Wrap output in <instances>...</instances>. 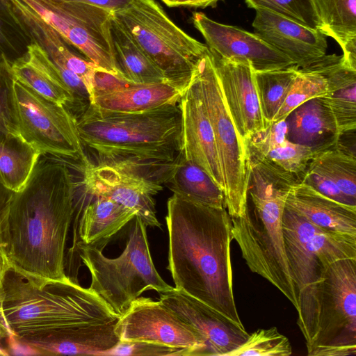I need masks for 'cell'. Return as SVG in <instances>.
Instances as JSON below:
<instances>
[{
	"label": "cell",
	"instance_id": "cell-1",
	"mask_svg": "<svg viewBox=\"0 0 356 356\" xmlns=\"http://www.w3.org/2000/svg\"><path fill=\"white\" fill-rule=\"evenodd\" d=\"M165 221L167 269L175 288L246 330L234 295L232 220L226 208L192 202L173 194L167 202Z\"/></svg>",
	"mask_w": 356,
	"mask_h": 356
},
{
	"label": "cell",
	"instance_id": "cell-2",
	"mask_svg": "<svg viewBox=\"0 0 356 356\" xmlns=\"http://www.w3.org/2000/svg\"><path fill=\"white\" fill-rule=\"evenodd\" d=\"M76 184L70 165L41 154L26 184L15 192L8 214L10 266L25 276L64 281L65 250Z\"/></svg>",
	"mask_w": 356,
	"mask_h": 356
},
{
	"label": "cell",
	"instance_id": "cell-3",
	"mask_svg": "<svg viewBox=\"0 0 356 356\" xmlns=\"http://www.w3.org/2000/svg\"><path fill=\"white\" fill-rule=\"evenodd\" d=\"M76 120L88 165L111 166L162 185L183 152L178 104L132 113L89 104Z\"/></svg>",
	"mask_w": 356,
	"mask_h": 356
},
{
	"label": "cell",
	"instance_id": "cell-4",
	"mask_svg": "<svg viewBox=\"0 0 356 356\" xmlns=\"http://www.w3.org/2000/svg\"><path fill=\"white\" fill-rule=\"evenodd\" d=\"M248 204L231 218L232 236L250 270L277 289L293 305L298 302L284 246L282 215L291 186L299 179L266 159H251Z\"/></svg>",
	"mask_w": 356,
	"mask_h": 356
},
{
	"label": "cell",
	"instance_id": "cell-5",
	"mask_svg": "<svg viewBox=\"0 0 356 356\" xmlns=\"http://www.w3.org/2000/svg\"><path fill=\"white\" fill-rule=\"evenodd\" d=\"M2 285L4 317L10 340L17 343L67 327L106 323L120 318L98 295L70 278L37 279L10 266Z\"/></svg>",
	"mask_w": 356,
	"mask_h": 356
},
{
	"label": "cell",
	"instance_id": "cell-6",
	"mask_svg": "<svg viewBox=\"0 0 356 356\" xmlns=\"http://www.w3.org/2000/svg\"><path fill=\"white\" fill-rule=\"evenodd\" d=\"M282 229L298 298L297 325L308 354L316 339L318 296L326 270L338 260L356 259V238L323 230L286 208Z\"/></svg>",
	"mask_w": 356,
	"mask_h": 356
},
{
	"label": "cell",
	"instance_id": "cell-7",
	"mask_svg": "<svg viewBox=\"0 0 356 356\" xmlns=\"http://www.w3.org/2000/svg\"><path fill=\"white\" fill-rule=\"evenodd\" d=\"M126 247L116 258H108L95 245L77 243L79 256L88 269L89 289L98 295L118 316L144 291L163 293L173 287L160 276L151 257L147 225L135 216Z\"/></svg>",
	"mask_w": 356,
	"mask_h": 356
},
{
	"label": "cell",
	"instance_id": "cell-8",
	"mask_svg": "<svg viewBox=\"0 0 356 356\" xmlns=\"http://www.w3.org/2000/svg\"><path fill=\"white\" fill-rule=\"evenodd\" d=\"M113 19L161 70L167 83L184 92L207 45L177 26L155 0H131Z\"/></svg>",
	"mask_w": 356,
	"mask_h": 356
},
{
	"label": "cell",
	"instance_id": "cell-9",
	"mask_svg": "<svg viewBox=\"0 0 356 356\" xmlns=\"http://www.w3.org/2000/svg\"><path fill=\"white\" fill-rule=\"evenodd\" d=\"M15 9L35 16L102 72L123 79L115 59L111 34L112 11L61 0H7Z\"/></svg>",
	"mask_w": 356,
	"mask_h": 356
},
{
	"label": "cell",
	"instance_id": "cell-10",
	"mask_svg": "<svg viewBox=\"0 0 356 356\" xmlns=\"http://www.w3.org/2000/svg\"><path fill=\"white\" fill-rule=\"evenodd\" d=\"M196 76L213 129L222 172L225 206L231 218L243 215L248 203L250 163L222 93L209 50L197 61Z\"/></svg>",
	"mask_w": 356,
	"mask_h": 356
},
{
	"label": "cell",
	"instance_id": "cell-11",
	"mask_svg": "<svg viewBox=\"0 0 356 356\" xmlns=\"http://www.w3.org/2000/svg\"><path fill=\"white\" fill-rule=\"evenodd\" d=\"M13 89L22 138L40 154L55 157L83 171L88 163L75 117L64 106L15 79Z\"/></svg>",
	"mask_w": 356,
	"mask_h": 356
},
{
	"label": "cell",
	"instance_id": "cell-12",
	"mask_svg": "<svg viewBox=\"0 0 356 356\" xmlns=\"http://www.w3.org/2000/svg\"><path fill=\"white\" fill-rule=\"evenodd\" d=\"M320 289L317 336L307 355H356V259L330 265Z\"/></svg>",
	"mask_w": 356,
	"mask_h": 356
},
{
	"label": "cell",
	"instance_id": "cell-13",
	"mask_svg": "<svg viewBox=\"0 0 356 356\" xmlns=\"http://www.w3.org/2000/svg\"><path fill=\"white\" fill-rule=\"evenodd\" d=\"M120 341H146L184 350V356L208 355L202 336L160 300L138 297L118 319Z\"/></svg>",
	"mask_w": 356,
	"mask_h": 356
},
{
	"label": "cell",
	"instance_id": "cell-14",
	"mask_svg": "<svg viewBox=\"0 0 356 356\" xmlns=\"http://www.w3.org/2000/svg\"><path fill=\"white\" fill-rule=\"evenodd\" d=\"M191 21L204 37L209 50L222 58L249 62L254 71L295 65L288 57L255 33L216 22L202 12L193 13Z\"/></svg>",
	"mask_w": 356,
	"mask_h": 356
},
{
	"label": "cell",
	"instance_id": "cell-15",
	"mask_svg": "<svg viewBox=\"0 0 356 356\" xmlns=\"http://www.w3.org/2000/svg\"><path fill=\"white\" fill-rule=\"evenodd\" d=\"M82 172L87 194L111 199L132 210L147 226L161 227L154 196L163 189L162 185L108 165H88Z\"/></svg>",
	"mask_w": 356,
	"mask_h": 356
},
{
	"label": "cell",
	"instance_id": "cell-16",
	"mask_svg": "<svg viewBox=\"0 0 356 356\" xmlns=\"http://www.w3.org/2000/svg\"><path fill=\"white\" fill-rule=\"evenodd\" d=\"M225 104L236 129L245 143L265 128L257 93L254 69L249 62L225 59L210 51Z\"/></svg>",
	"mask_w": 356,
	"mask_h": 356
},
{
	"label": "cell",
	"instance_id": "cell-17",
	"mask_svg": "<svg viewBox=\"0 0 356 356\" xmlns=\"http://www.w3.org/2000/svg\"><path fill=\"white\" fill-rule=\"evenodd\" d=\"M178 105L182 119L185 158L200 166L224 193V179L213 129L194 74Z\"/></svg>",
	"mask_w": 356,
	"mask_h": 356
},
{
	"label": "cell",
	"instance_id": "cell-18",
	"mask_svg": "<svg viewBox=\"0 0 356 356\" xmlns=\"http://www.w3.org/2000/svg\"><path fill=\"white\" fill-rule=\"evenodd\" d=\"M255 10L252 22L254 33L300 69L314 65L326 55V36L318 30L266 9Z\"/></svg>",
	"mask_w": 356,
	"mask_h": 356
},
{
	"label": "cell",
	"instance_id": "cell-19",
	"mask_svg": "<svg viewBox=\"0 0 356 356\" xmlns=\"http://www.w3.org/2000/svg\"><path fill=\"white\" fill-rule=\"evenodd\" d=\"M170 83H135L97 70L91 104L108 111L140 113L178 104L183 93Z\"/></svg>",
	"mask_w": 356,
	"mask_h": 356
},
{
	"label": "cell",
	"instance_id": "cell-20",
	"mask_svg": "<svg viewBox=\"0 0 356 356\" xmlns=\"http://www.w3.org/2000/svg\"><path fill=\"white\" fill-rule=\"evenodd\" d=\"M159 300L197 331L204 340L208 355L225 356L239 346L248 333L221 318L185 292L172 288Z\"/></svg>",
	"mask_w": 356,
	"mask_h": 356
},
{
	"label": "cell",
	"instance_id": "cell-21",
	"mask_svg": "<svg viewBox=\"0 0 356 356\" xmlns=\"http://www.w3.org/2000/svg\"><path fill=\"white\" fill-rule=\"evenodd\" d=\"M117 321L67 327L17 343L34 355H106L120 341Z\"/></svg>",
	"mask_w": 356,
	"mask_h": 356
},
{
	"label": "cell",
	"instance_id": "cell-22",
	"mask_svg": "<svg viewBox=\"0 0 356 356\" xmlns=\"http://www.w3.org/2000/svg\"><path fill=\"white\" fill-rule=\"evenodd\" d=\"M285 208L323 230L356 238V206L332 200L300 180L290 188Z\"/></svg>",
	"mask_w": 356,
	"mask_h": 356
},
{
	"label": "cell",
	"instance_id": "cell-23",
	"mask_svg": "<svg viewBox=\"0 0 356 356\" xmlns=\"http://www.w3.org/2000/svg\"><path fill=\"white\" fill-rule=\"evenodd\" d=\"M14 79L42 97L64 106L75 116L76 100L62 81L58 72L43 47L35 41L26 52L13 60H8Z\"/></svg>",
	"mask_w": 356,
	"mask_h": 356
},
{
	"label": "cell",
	"instance_id": "cell-24",
	"mask_svg": "<svg viewBox=\"0 0 356 356\" xmlns=\"http://www.w3.org/2000/svg\"><path fill=\"white\" fill-rule=\"evenodd\" d=\"M286 140L312 148L317 153L333 147L340 134L324 97L309 99L285 118Z\"/></svg>",
	"mask_w": 356,
	"mask_h": 356
},
{
	"label": "cell",
	"instance_id": "cell-25",
	"mask_svg": "<svg viewBox=\"0 0 356 356\" xmlns=\"http://www.w3.org/2000/svg\"><path fill=\"white\" fill-rule=\"evenodd\" d=\"M326 78L327 92L324 96L341 134L356 129V70L342 56L325 55L312 65Z\"/></svg>",
	"mask_w": 356,
	"mask_h": 356
},
{
	"label": "cell",
	"instance_id": "cell-26",
	"mask_svg": "<svg viewBox=\"0 0 356 356\" xmlns=\"http://www.w3.org/2000/svg\"><path fill=\"white\" fill-rule=\"evenodd\" d=\"M16 10L38 38L39 43L47 51L62 81L70 78L73 73L76 74L86 86L91 103L94 94L95 74L100 70L92 63L71 51L65 44L64 40L42 20L24 10Z\"/></svg>",
	"mask_w": 356,
	"mask_h": 356
},
{
	"label": "cell",
	"instance_id": "cell-27",
	"mask_svg": "<svg viewBox=\"0 0 356 356\" xmlns=\"http://www.w3.org/2000/svg\"><path fill=\"white\" fill-rule=\"evenodd\" d=\"M319 31L340 45L343 61L356 70V0H313Z\"/></svg>",
	"mask_w": 356,
	"mask_h": 356
},
{
	"label": "cell",
	"instance_id": "cell-28",
	"mask_svg": "<svg viewBox=\"0 0 356 356\" xmlns=\"http://www.w3.org/2000/svg\"><path fill=\"white\" fill-rule=\"evenodd\" d=\"M173 194L204 205L225 207L222 189L198 165L180 155L165 184Z\"/></svg>",
	"mask_w": 356,
	"mask_h": 356
},
{
	"label": "cell",
	"instance_id": "cell-29",
	"mask_svg": "<svg viewBox=\"0 0 356 356\" xmlns=\"http://www.w3.org/2000/svg\"><path fill=\"white\" fill-rule=\"evenodd\" d=\"M111 34L115 63L124 80L135 83L166 82L161 70L113 15Z\"/></svg>",
	"mask_w": 356,
	"mask_h": 356
},
{
	"label": "cell",
	"instance_id": "cell-30",
	"mask_svg": "<svg viewBox=\"0 0 356 356\" xmlns=\"http://www.w3.org/2000/svg\"><path fill=\"white\" fill-rule=\"evenodd\" d=\"M136 216L134 211L111 199L95 197L83 211L79 237L84 243L94 245L110 238Z\"/></svg>",
	"mask_w": 356,
	"mask_h": 356
},
{
	"label": "cell",
	"instance_id": "cell-31",
	"mask_svg": "<svg viewBox=\"0 0 356 356\" xmlns=\"http://www.w3.org/2000/svg\"><path fill=\"white\" fill-rule=\"evenodd\" d=\"M40 153L21 136L0 140V179L13 192L28 181Z\"/></svg>",
	"mask_w": 356,
	"mask_h": 356
},
{
	"label": "cell",
	"instance_id": "cell-32",
	"mask_svg": "<svg viewBox=\"0 0 356 356\" xmlns=\"http://www.w3.org/2000/svg\"><path fill=\"white\" fill-rule=\"evenodd\" d=\"M298 71L299 67L296 65L279 70L254 71L257 93L266 127L273 123Z\"/></svg>",
	"mask_w": 356,
	"mask_h": 356
},
{
	"label": "cell",
	"instance_id": "cell-33",
	"mask_svg": "<svg viewBox=\"0 0 356 356\" xmlns=\"http://www.w3.org/2000/svg\"><path fill=\"white\" fill-rule=\"evenodd\" d=\"M309 166L325 175L356 202L355 156L333 147L316 154Z\"/></svg>",
	"mask_w": 356,
	"mask_h": 356
},
{
	"label": "cell",
	"instance_id": "cell-34",
	"mask_svg": "<svg viewBox=\"0 0 356 356\" xmlns=\"http://www.w3.org/2000/svg\"><path fill=\"white\" fill-rule=\"evenodd\" d=\"M325 76L314 66L300 69L285 100L273 122L284 120L302 103L316 97H324L327 92Z\"/></svg>",
	"mask_w": 356,
	"mask_h": 356
},
{
	"label": "cell",
	"instance_id": "cell-35",
	"mask_svg": "<svg viewBox=\"0 0 356 356\" xmlns=\"http://www.w3.org/2000/svg\"><path fill=\"white\" fill-rule=\"evenodd\" d=\"M292 346L289 339L276 327L259 328L248 334L246 339L225 356H289Z\"/></svg>",
	"mask_w": 356,
	"mask_h": 356
},
{
	"label": "cell",
	"instance_id": "cell-36",
	"mask_svg": "<svg viewBox=\"0 0 356 356\" xmlns=\"http://www.w3.org/2000/svg\"><path fill=\"white\" fill-rule=\"evenodd\" d=\"M245 1L250 8L266 9L305 26L320 30L321 24L313 0H245Z\"/></svg>",
	"mask_w": 356,
	"mask_h": 356
},
{
	"label": "cell",
	"instance_id": "cell-37",
	"mask_svg": "<svg viewBox=\"0 0 356 356\" xmlns=\"http://www.w3.org/2000/svg\"><path fill=\"white\" fill-rule=\"evenodd\" d=\"M14 77L8 59L0 56V140L20 136L15 102Z\"/></svg>",
	"mask_w": 356,
	"mask_h": 356
},
{
	"label": "cell",
	"instance_id": "cell-38",
	"mask_svg": "<svg viewBox=\"0 0 356 356\" xmlns=\"http://www.w3.org/2000/svg\"><path fill=\"white\" fill-rule=\"evenodd\" d=\"M316 152L312 148L286 140L282 145L271 149L261 159L300 178L306 171Z\"/></svg>",
	"mask_w": 356,
	"mask_h": 356
},
{
	"label": "cell",
	"instance_id": "cell-39",
	"mask_svg": "<svg viewBox=\"0 0 356 356\" xmlns=\"http://www.w3.org/2000/svg\"><path fill=\"white\" fill-rule=\"evenodd\" d=\"M285 119L274 122L268 127L254 132L246 140L250 159H261L269 151L282 145L286 140Z\"/></svg>",
	"mask_w": 356,
	"mask_h": 356
},
{
	"label": "cell",
	"instance_id": "cell-40",
	"mask_svg": "<svg viewBox=\"0 0 356 356\" xmlns=\"http://www.w3.org/2000/svg\"><path fill=\"white\" fill-rule=\"evenodd\" d=\"M106 355L184 356V351L156 343L120 341Z\"/></svg>",
	"mask_w": 356,
	"mask_h": 356
},
{
	"label": "cell",
	"instance_id": "cell-41",
	"mask_svg": "<svg viewBox=\"0 0 356 356\" xmlns=\"http://www.w3.org/2000/svg\"><path fill=\"white\" fill-rule=\"evenodd\" d=\"M300 181L332 200L343 204L356 206V202L346 195L332 181L309 165L300 178Z\"/></svg>",
	"mask_w": 356,
	"mask_h": 356
},
{
	"label": "cell",
	"instance_id": "cell-42",
	"mask_svg": "<svg viewBox=\"0 0 356 356\" xmlns=\"http://www.w3.org/2000/svg\"><path fill=\"white\" fill-rule=\"evenodd\" d=\"M14 192L7 188L0 179V250L7 256L8 248V214Z\"/></svg>",
	"mask_w": 356,
	"mask_h": 356
},
{
	"label": "cell",
	"instance_id": "cell-43",
	"mask_svg": "<svg viewBox=\"0 0 356 356\" xmlns=\"http://www.w3.org/2000/svg\"><path fill=\"white\" fill-rule=\"evenodd\" d=\"M88 3L112 12L124 8L131 0H61Z\"/></svg>",
	"mask_w": 356,
	"mask_h": 356
},
{
	"label": "cell",
	"instance_id": "cell-44",
	"mask_svg": "<svg viewBox=\"0 0 356 356\" xmlns=\"http://www.w3.org/2000/svg\"><path fill=\"white\" fill-rule=\"evenodd\" d=\"M3 285L2 281L0 282V348L4 350L7 354L8 353L4 350L2 343L6 341L9 350V343L11 339V333L9 327L6 321L3 312ZM9 353V351H8Z\"/></svg>",
	"mask_w": 356,
	"mask_h": 356
},
{
	"label": "cell",
	"instance_id": "cell-45",
	"mask_svg": "<svg viewBox=\"0 0 356 356\" xmlns=\"http://www.w3.org/2000/svg\"><path fill=\"white\" fill-rule=\"evenodd\" d=\"M221 0H174L172 7L200 8L215 6Z\"/></svg>",
	"mask_w": 356,
	"mask_h": 356
},
{
	"label": "cell",
	"instance_id": "cell-46",
	"mask_svg": "<svg viewBox=\"0 0 356 356\" xmlns=\"http://www.w3.org/2000/svg\"><path fill=\"white\" fill-rule=\"evenodd\" d=\"M10 267V264L6 254L0 250V282Z\"/></svg>",
	"mask_w": 356,
	"mask_h": 356
},
{
	"label": "cell",
	"instance_id": "cell-47",
	"mask_svg": "<svg viewBox=\"0 0 356 356\" xmlns=\"http://www.w3.org/2000/svg\"><path fill=\"white\" fill-rule=\"evenodd\" d=\"M166 6L172 7L174 0H161Z\"/></svg>",
	"mask_w": 356,
	"mask_h": 356
},
{
	"label": "cell",
	"instance_id": "cell-48",
	"mask_svg": "<svg viewBox=\"0 0 356 356\" xmlns=\"http://www.w3.org/2000/svg\"><path fill=\"white\" fill-rule=\"evenodd\" d=\"M3 40H4V35H3V33L2 31L1 25H0V42H2Z\"/></svg>",
	"mask_w": 356,
	"mask_h": 356
}]
</instances>
